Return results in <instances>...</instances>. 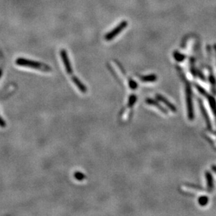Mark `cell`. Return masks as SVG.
I'll list each match as a JSON object with an SVG mask.
<instances>
[{
  "label": "cell",
  "mask_w": 216,
  "mask_h": 216,
  "mask_svg": "<svg viewBox=\"0 0 216 216\" xmlns=\"http://www.w3.org/2000/svg\"><path fill=\"white\" fill-rule=\"evenodd\" d=\"M16 64L19 66H23V67H27L30 68H33V69H36L41 70L42 71H46L48 72L50 71V67H48L46 65H44V64L39 63V62H36L34 61H31V60L24 59V58H18L16 60Z\"/></svg>",
  "instance_id": "1"
},
{
  "label": "cell",
  "mask_w": 216,
  "mask_h": 216,
  "mask_svg": "<svg viewBox=\"0 0 216 216\" xmlns=\"http://www.w3.org/2000/svg\"><path fill=\"white\" fill-rule=\"evenodd\" d=\"M185 91H186V102L187 107H188V118L190 120H193L194 118V112H193V106H192V90L191 87L190 86L188 81H185Z\"/></svg>",
  "instance_id": "2"
},
{
  "label": "cell",
  "mask_w": 216,
  "mask_h": 216,
  "mask_svg": "<svg viewBox=\"0 0 216 216\" xmlns=\"http://www.w3.org/2000/svg\"><path fill=\"white\" fill-rule=\"evenodd\" d=\"M196 89H198V91H199V92L201 93L202 95H204V97H206V98L208 99L210 106H211V108L213 109L214 113H215V116H216V102H215V99H214L212 96H211V95H209V94H208V93L205 91V89H204L201 87H200L199 85H196Z\"/></svg>",
  "instance_id": "3"
},
{
  "label": "cell",
  "mask_w": 216,
  "mask_h": 216,
  "mask_svg": "<svg viewBox=\"0 0 216 216\" xmlns=\"http://www.w3.org/2000/svg\"><path fill=\"white\" fill-rule=\"evenodd\" d=\"M126 26H127V23H126V22L121 23L119 25H118V27H117V28H115L113 30L111 31V32L110 33H108V34L106 36L105 39H106L108 40V41L113 39L115 36H117V35L119 34V33L121 32L122 30H124V29L125 28Z\"/></svg>",
  "instance_id": "4"
},
{
  "label": "cell",
  "mask_w": 216,
  "mask_h": 216,
  "mask_svg": "<svg viewBox=\"0 0 216 216\" xmlns=\"http://www.w3.org/2000/svg\"><path fill=\"white\" fill-rule=\"evenodd\" d=\"M61 56L62 58V61L64 62V65H65V67L66 68V70H67V73H69V74H71L72 73V68L70 65L69 58H68L67 53L65 50H62L61 51Z\"/></svg>",
  "instance_id": "5"
},
{
  "label": "cell",
  "mask_w": 216,
  "mask_h": 216,
  "mask_svg": "<svg viewBox=\"0 0 216 216\" xmlns=\"http://www.w3.org/2000/svg\"><path fill=\"white\" fill-rule=\"evenodd\" d=\"M156 97H157V98L158 99V100L159 101H161V102H162L165 105H166V106H167V107H168V108L171 111H173V112H176V106H174V105H173L172 104V103L169 102V100H167V99L165 98V97H164L163 96H161V95H157Z\"/></svg>",
  "instance_id": "6"
},
{
  "label": "cell",
  "mask_w": 216,
  "mask_h": 216,
  "mask_svg": "<svg viewBox=\"0 0 216 216\" xmlns=\"http://www.w3.org/2000/svg\"><path fill=\"white\" fill-rule=\"evenodd\" d=\"M199 103L200 108H201V111L202 113V115H203L204 119H205V120H206V124H207V127H208V128H209V129H211V121H210L209 117V116H208L207 112H206V111L205 110V108H204V106L203 104H202L201 101L199 100Z\"/></svg>",
  "instance_id": "7"
},
{
  "label": "cell",
  "mask_w": 216,
  "mask_h": 216,
  "mask_svg": "<svg viewBox=\"0 0 216 216\" xmlns=\"http://www.w3.org/2000/svg\"><path fill=\"white\" fill-rule=\"evenodd\" d=\"M72 80H73V82L74 83V84L76 85L78 88L79 89L80 91H81L82 92H85L87 91V89L86 87H85V86L80 81V80L79 79H77L76 77H74L73 76L72 77Z\"/></svg>",
  "instance_id": "8"
},
{
  "label": "cell",
  "mask_w": 216,
  "mask_h": 216,
  "mask_svg": "<svg viewBox=\"0 0 216 216\" xmlns=\"http://www.w3.org/2000/svg\"><path fill=\"white\" fill-rule=\"evenodd\" d=\"M146 102L148 104H151V105H153V106H156L157 108H158L159 111H160L163 112L164 113H167V111L165 110L164 108H163V107L161 106H160V105H159L158 103L155 102V100H152V99H147Z\"/></svg>",
  "instance_id": "9"
},
{
  "label": "cell",
  "mask_w": 216,
  "mask_h": 216,
  "mask_svg": "<svg viewBox=\"0 0 216 216\" xmlns=\"http://www.w3.org/2000/svg\"><path fill=\"white\" fill-rule=\"evenodd\" d=\"M206 180H207V185H208V188L210 191H211L213 188V177H212V175L210 174L209 172L206 173Z\"/></svg>",
  "instance_id": "10"
},
{
  "label": "cell",
  "mask_w": 216,
  "mask_h": 216,
  "mask_svg": "<svg viewBox=\"0 0 216 216\" xmlns=\"http://www.w3.org/2000/svg\"><path fill=\"white\" fill-rule=\"evenodd\" d=\"M140 79L142 81H145V82H153V81H156L157 77L155 75H150L146 76H141Z\"/></svg>",
  "instance_id": "11"
},
{
  "label": "cell",
  "mask_w": 216,
  "mask_h": 216,
  "mask_svg": "<svg viewBox=\"0 0 216 216\" xmlns=\"http://www.w3.org/2000/svg\"><path fill=\"white\" fill-rule=\"evenodd\" d=\"M208 201H209V198H208L207 196H201V197L199 198V200H198V202H199V204L202 206H206V204H207Z\"/></svg>",
  "instance_id": "12"
},
{
  "label": "cell",
  "mask_w": 216,
  "mask_h": 216,
  "mask_svg": "<svg viewBox=\"0 0 216 216\" xmlns=\"http://www.w3.org/2000/svg\"><path fill=\"white\" fill-rule=\"evenodd\" d=\"M137 101V97L135 95H132L131 97H129V102H128V106L132 107L134 105V103L136 102Z\"/></svg>",
  "instance_id": "13"
},
{
  "label": "cell",
  "mask_w": 216,
  "mask_h": 216,
  "mask_svg": "<svg viewBox=\"0 0 216 216\" xmlns=\"http://www.w3.org/2000/svg\"><path fill=\"white\" fill-rule=\"evenodd\" d=\"M186 185L188 187H189V188H190L192 189H194V190H198V191H205V190H204V189H202L201 188H200V187H199V186L194 185L187 184Z\"/></svg>",
  "instance_id": "14"
},
{
  "label": "cell",
  "mask_w": 216,
  "mask_h": 216,
  "mask_svg": "<svg viewBox=\"0 0 216 216\" xmlns=\"http://www.w3.org/2000/svg\"><path fill=\"white\" fill-rule=\"evenodd\" d=\"M74 176H75L76 179H77V180H83V179L85 178L84 174H81V173H80V172L75 173Z\"/></svg>",
  "instance_id": "15"
},
{
  "label": "cell",
  "mask_w": 216,
  "mask_h": 216,
  "mask_svg": "<svg viewBox=\"0 0 216 216\" xmlns=\"http://www.w3.org/2000/svg\"><path fill=\"white\" fill-rule=\"evenodd\" d=\"M129 85L130 88L132 89H135L137 87V84L135 81H132V80H129Z\"/></svg>",
  "instance_id": "16"
},
{
  "label": "cell",
  "mask_w": 216,
  "mask_h": 216,
  "mask_svg": "<svg viewBox=\"0 0 216 216\" xmlns=\"http://www.w3.org/2000/svg\"><path fill=\"white\" fill-rule=\"evenodd\" d=\"M175 57H176L177 60H179V61H181V60H183V59H184V57H185L183 55H180L179 53L176 54V55H175Z\"/></svg>",
  "instance_id": "17"
},
{
  "label": "cell",
  "mask_w": 216,
  "mask_h": 216,
  "mask_svg": "<svg viewBox=\"0 0 216 216\" xmlns=\"http://www.w3.org/2000/svg\"><path fill=\"white\" fill-rule=\"evenodd\" d=\"M0 125L2 127H4V126H5V122L1 120V118H0Z\"/></svg>",
  "instance_id": "18"
},
{
  "label": "cell",
  "mask_w": 216,
  "mask_h": 216,
  "mask_svg": "<svg viewBox=\"0 0 216 216\" xmlns=\"http://www.w3.org/2000/svg\"><path fill=\"white\" fill-rule=\"evenodd\" d=\"M0 76H1V71H0Z\"/></svg>",
  "instance_id": "19"
},
{
  "label": "cell",
  "mask_w": 216,
  "mask_h": 216,
  "mask_svg": "<svg viewBox=\"0 0 216 216\" xmlns=\"http://www.w3.org/2000/svg\"><path fill=\"white\" fill-rule=\"evenodd\" d=\"M215 52H216V46H215Z\"/></svg>",
  "instance_id": "20"
}]
</instances>
